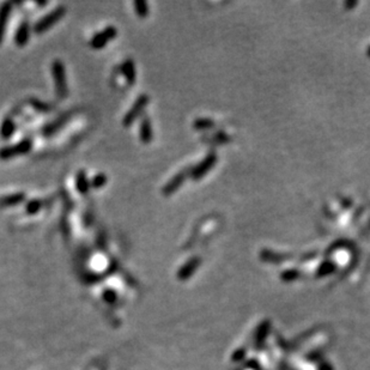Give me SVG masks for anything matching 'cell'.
<instances>
[{
  "instance_id": "52a82bcc",
  "label": "cell",
  "mask_w": 370,
  "mask_h": 370,
  "mask_svg": "<svg viewBox=\"0 0 370 370\" xmlns=\"http://www.w3.org/2000/svg\"><path fill=\"white\" fill-rule=\"evenodd\" d=\"M188 174H191V170H181V172L177 173L176 175H174L168 182L164 184L162 188V194L164 197H170V195L176 193V191L183 184Z\"/></svg>"
},
{
  "instance_id": "8992f818",
  "label": "cell",
  "mask_w": 370,
  "mask_h": 370,
  "mask_svg": "<svg viewBox=\"0 0 370 370\" xmlns=\"http://www.w3.org/2000/svg\"><path fill=\"white\" fill-rule=\"evenodd\" d=\"M216 162H217V156H216V153L215 152L209 153V155L205 157L198 166H195L194 168L191 170L190 174L191 177L193 180H200L201 177H204L212 168H214Z\"/></svg>"
},
{
  "instance_id": "277c9868",
  "label": "cell",
  "mask_w": 370,
  "mask_h": 370,
  "mask_svg": "<svg viewBox=\"0 0 370 370\" xmlns=\"http://www.w3.org/2000/svg\"><path fill=\"white\" fill-rule=\"evenodd\" d=\"M149 101H150L149 95H146V94L139 95L138 99L134 101L133 106L127 110L126 115H125L124 119H122V125H124L125 127L132 126L133 122L137 120V119L143 114V111L145 110L146 106L149 104Z\"/></svg>"
},
{
  "instance_id": "30bf717a",
  "label": "cell",
  "mask_w": 370,
  "mask_h": 370,
  "mask_svg": "<svg viewBox=\"0 0 370 370\" xmlns=\"http://www.w3.org/2000/svg\"><path fill=\"white\" fill-rule=\"evenodd\" d=\"M11 12H12L11 3L5 2L0 5V44H2L3 41H4L6 26H8L9 23Z\"/></svg>"
},
{
  "instance_id": "6da1fadb",
  "label": "cell",
  "mask_w": 370,
  "mask_h": 370,
  "mask_svg": "<svg viewBox=\"0 0 370 370\" xmlns=\"http://www.w3.org/2000/svg\"><path fill=\"white\" fill-rule=\"evenodd\" d=\"M52 78L54 82L55 94L60 100H65L68 95L67 76H66V68L64 62L60 59H55L51 66Z\"/></svg>"
},
{
  "instance_id": "8fae6325",
  "label": "cell",
  "mask_w": 370,
  "mask_h": 370,
  "mask_svg": "<svg viewBox=\"0 0 370 370\" xmlns=\"http://www.w3.org/2000/svg\"><path fill=\"white\" fill-rule=\"evenodd\" d=\"M121 73L125 77V80L128 85H133L137 79V70H135V64L132 59H126L121 64Z\"/></svg>"
},
{
  "instance_id": "5b68a950",
  "label": "cell",
  "mask_w": 370,
  "mask_h": 370,
  "mask_svg": "<svg viewBox=\"0 0 370 370\" xmlns=\"http://www.w3.org/2000/svg\"><path fill=\"white\" fill-rule=\"evenodd\" d=\"M118 36V29L113 26L104 28L102 31L94 35L91 41H90V47L95 51L103 50L110 41H113Z\"/></svg>"
},
{
  "instance_id": "ffe728a7",
  "label": "cell",
  "mask_w": 370,
  "mask_h": 370,
  "mask_svg": "<svg viewBox=\"0 0 370 370\" xmlns=\"http://www.w3.org/2000/svg\"><path fill=\"white\" fill-rule=\"evenodd\" d=\"M47 4H48L47 2H36V5H38V6H44Z\"/></svg>"
},
{
  "instance_id": "d6986e66",
  "label": "cell",
  "mask_w": 370,
  "mask_h": 370,
  "mask_svg": "<svg viewBox=\"0 0 370 370\" xmlns=\"http://www.w3.org/2000/svg\"><path fill=\"white\" fill-rule=\"evenodd\" d=\"M193 126H194L195 130H198V131L209 130V128H212L215 126V122L212 120H210V119L201 118V119H197V120L194 121Z\"/></svg>"
},
{
  "instance_id": "e0dca14e",
  "label": "cell",
  "mask_w": 370,
  "mask_h": 370,
  "mask_svg": "<svg viewBox=\"0 0 370 370\" xmlns=\"http://www.w3.org/2000/svg\"><path fill=\"white\" fill-rule=\"evenodd\" d=\"M133 5H134L135 13H137L138 17H141V18H146V17L149 16V13H150L149 4L146 2H144V0H137V2H134Z\"/></svg>"
},
{
  "instance_id": "3957f363",
  "label": "cell",
  "mask_w": 370,
  "mask_h": 370,
  "mask_svg": "<svg viewBox=\"0 0 370 370\" xmlns=\"http://www.w3.org/2000/svg\"><path fill=\"white\" fill-rule=\"evenodd\" d=\"M31 149H33V139H23V141H20L15 145L4 146V148L0 149V159L6 160L17 156L27 155L28 152L31 151Z\"/></svg>"
},
{
  "instance_id": "9c48e42d",
  "label": "cell",
  "mask_w": 370,
  "mask_h": 370,
  "mask_svg": "<svg viewBox=\"0 0 370 370\" xmlns=\"http://www.w3.org/2000/svg\"><path fill=\"white\" fill-rule=\"evenodd\" d=\"M139 139L143 144H150L153 141V130L148 117H143L139 124Z\"/></svg>"
},
{
  "instance_id": "7c38bea8",
  "label": "cell",
  "mask_w": 370,
  "mask_h": 370,
  "mask_svg": "<svg viewBox=\"0 0 370 370\" xmlns=\"http://www.w3.org/2000/svg\"><path fill=\"white\" fill-rule=\"evenodd\" d=\"M27 195L23 192H18V193H12L4 195V197L0 198V207H11L16 206V205L22 204V202L26 201Z\"/></svg>"
},
{
  "instance_id": "5bb4252c",
  "label": "cell",
  "mask_w": 370,
  "mask_h": 370,
  "mask_svg": "<svg viewBox=\"0 0 370 370\" xmlns=\"http://www.w3.org/2000/svg\"><path fill=\"white\" fill-rule=\"evenodd\" d=\"M15 121L9 117L5 118L4 121L2 122V126H0V137H2V139H4V141H9L13 135V133H15Z\"/></svg>"
},
{
  "instance_id": "2e32d148",
  "label": "cell",
  "mask_w": 370,
  "mask_h": 370,
  "mask_svg": "<svg viewBox=\"0 0 370 370\" xmlns=\"http://www.w3.org/2000/svg\"><path fill=\"white\" fill-rule=\"evenodd\" d=\"M43 207V201L41 199H31L26 204V214L27 215H36L42 210Z\"/></svg>"
},
{
  "instance_id": "4fadbf2b",
  "label": "cell",
  "mask_w": 370,
  "mask_h": 370,
  "mask_svg": "<svg viewBox=\"0 0 370 370\" xmlns=\"http://www.w3.org/2000/svg\"><path fill=\"white\" fill-rule=\"evenodd\" d=\"M76 188L80 195H86L89 193L91 184L85 170H79L76 175Z\"/></svg>"
},
{
  "instance_id": "9a60e30c",
  "label": "cell",
  "mask_w": 370,
  "mask_h": 370,
  "mask_svg": "<svg viewBox=\"0 0 370 370\" xmlns=\"http://www.w3.org/2000/svg\"><path fill=\"white\" fill-rule=\"evenodd\" d=\"M29 103L35 110L38 111V113H50V111L54 109L53 104L42 102V101L37 99H29Z\"/></svg>"
},
{
  "instance_id": "ac0fdd59",
  "label": "cell",
  "mask_w": 370,
  "mask_h": 370,
  "mask_svg": "<svg viewBox=\"0 0 370 370\" xmlns=\"http://www.w3.org/2000/svg\"><path fill=\"white\" fill-rule=\"evenodd\" d=\"M107 181H108V177L106 174L99 173V174H96V175L94 176L91 180H90V184H91V188H94V190H100V188L106 186Z\"/></svg>"
},
{
  "instance_id": "7a4b0ae2",
  "label": "cell",
  "mask_w": 370,
  "mask_h": 370,
  "mask_svg": "<svg viewBox=\"0 0 370 370\" xmlns=\"http://www.w3.org/2000/svg\"><path fill=\"white\" fill-rule=\"evenodd\" d=\"M65 13H66L65 6L62 5L57 6V8H54L51 12H48L47 15L41 17V18L34 24L33 31L37 35L46 33L47 30H50L54 24H57L59 20L65 16Z\"/></svg>"
},
{
  "instance_id": "44dd1931",
  "label": "cell",
  "mask_w": 370,
  "mask_h": 370,
  "mask_svg": "<svg viewBox=\"0 0 370 370\" xmlns=\"http://www.w3.org/2000/svg\"><path fill=\"white\" fill-rule=\"evenodd\" d=\"M368 54L370 55V48H369V51H368Z\"/></svg>"
},
{
  "instance_id": "ba28073f",
  "label": "cell",
  "mask_w": 370,
  "mask_h": 370,
  "mask_svg": "<svg viewBox=\"0 0 370 370\" xmlns=\"http://www.w3.org/2000/svg\"><path fill=\"white\" fill-rule=\"evenodd\" d=\"M31 29H33V28L30 27L29 20H23V22L19 24L18 28H17V30H16L15 38H13V40H15L16 46L24 47L28 42H29Z\"/></svg>"
}]
</instances>
